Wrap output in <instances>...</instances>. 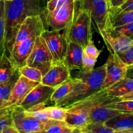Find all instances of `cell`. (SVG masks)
<instances>
[{"mask_svg": "<svg viewBox=\"0 0 133 133\" xmlns=\"http://www.w3.org/2000/svg\"><path fill=\"white\" fill-rule=\"evenodd\" d=\"M130 10H133V0H126L123 3V4L120 6L118 9L110 11V14H113V13L121 12L130 11Z\"/></svg>", "mask_w": 133, "mask_h": 133, "instance_id": "cell-37", "label": "cell"}, {"mask_svg": "<svg viewBox=\"0 0 133 133\" xmlns=\"http://www.w3.org/2000/svg\"><path fill=\"white\" fill-rule=\"evenodd\" d=\"M39 84H40V83L33 81L20 75L12 89L8 100L9 105L10 106H20L27 94Z\"/></svg>", "mask_w": 133, "mask_h": 133, "instance_id": "cell-14", "label": "cell"}, {"mask_svg": "<svg viewBox=\"0 0 133 133\" xmlns=\"http://www.w3.org/2000/svg\"><path fill=\"white\" fill-rule=\"evenodd\" d=\"M13 125L20 133L44 131V123L39 122L20 106H15L12 112Z\"/></svg>", "mask_w": 133, "mask_h": 133, "instance_id": "cell-10", "label": "cell"}, {"mask_svg": "<svg viewBox=\"0 0 133 133\" xmlns=\"http://www.w3.org/2000/svg\"><path fill=\"white\" fill-rule=\"evenodd\" d=\"M126 0H110L109 1V5L110 11L115 10L118 9L120 6L123 4V3Z\"/></svg>", "mask_w": 133, "mask_h": 133, "instance_id": "cell-39", "label": "cell"}, {"mask_svg": "<svg viewBox=\"0 0 133 133\" xmlns=\"http://www.w3.org/2000/svg\"><path fill=\"white\" fill-rule=\"evenodd\" d=\"M133 22V10L110 14V28L123 25Z\"/></svg>", "mask_w": 133, "mask_h": 133, "instance_id": "cell-23", "label": "cell"}, {"mask_svg": "<svg viewBox=\"0 0 133 133\" xmlns=\"http://www.w3.org/2000/svg\"><path fill=\"white\" fill-rule=\"evenodd\" d=\"M111 109H116L123 113L133 114V99L119 100L116 102H112L105 105Z\"/></svg>", "mask_w": 133, "mask_h": 133, "instance_id": "cell-27", "label": "cell"}, {"mask_svg": "<svg viewBox=\"0 0 133 133\" xmlns=\"http://www.w3.org/2000/svg\"><path fill=\"white\" fill-rule=\"evenodd\" d=\"M40 36L45 41L54 63L63 62L67 48V41L64 35L59 31L46 29Z\"/></svg>", "mask_w": 133, "mask_h": 133, "instance_id": "cell-8", "label": "cell"}, {"mask_svg": "<svg viewBox=\"0 0 133 133\" xmlns=\"http://www.w3.org/2000/svg\"><path fill=\"white\" fill-rule=\"evenodd\" d=\"M104 124L114 131L133 130V114L122 112L106 121Z\"/></svg>", "mask_w": 133, "mask_h": 133, "instance_id": "cell-20", "label": "cell"}, {"mask_svg": "<svg viewBox=\"0 0 133 133\" xmlns=\"http://www.w3.org/2000/svg\"><path fill=\"white\" fill-rule=\"evenodd\" d=\"M46 1H47V0H46Z\"/></svg>", "mask_w": 133, "mask_h": 133, "instance_id": "cell-52", "label": "cell"}, {"mask_svg": "<svg viewBox=\"0 0 133 133\" xmlns=\"http://www.w3.org/2000/svg\"><path fill=\"white\" fill-rule=\"evenodd\" d=\"M72 129L65 122L62 121L50 119L44 123V131L45 133H65Z\"/></svg>", "mask_w": 133, "mask_h": 133, "instance_id": "cell-24", "label": "cell"}, {"mask_svg": "<svg viewBox=\"0 0 133 133\" xmlns=\"http://www.w3.org/2000/svg\"><path fill=\"white\" fill-rule=\"evenodd\" d=\"M120 100H129V99H133V91L130 92V93L127 94L125 96H123V97H120Z\"/></svg>", "mask_w": 133, "mask_h": 133, "instance_id": "cell-44", "label": "cell"}, {"mask_svg": "<svg viewBox=\"0 0 133 133\" xmlns=\"http://www.w3.org/2000/svg\"><path fill=\"white\" fill-rule=\"evenodd\" d=\"M48 103H40L38 104V105H35V106L29 108L28 110H27L26 111L29 112H37L39 111V110H44L45 108H46V104Z\"/></svg>", "mask_w": 133, "mask_h": 133, "instance_id": "cell-40", "label": "cell"}, {"mask_svg": "<svg viewBox=\"0 0 133 133\" xmlns=\"http://www.w3.org/2000/svg\"><path fill=\"white\" fill-rule=\"evenodd\" d=\"M96 61L97 59L96 58L90 57L83 54V58H82V64H83L82 70L86 71H92L94 69V66L96 64Z\"/></svg>", "mask_w": 133, "mask_h": 133, "instance_id": "cell-35", "label": "cell"}, {"mask_svg": "<svg viewBox=\"0 0 133 133\" xmlns=\"http://www.w3.org/2000/svg\"><path fill=\"white\" fill-rule=\"evenodd\" d=\"M6 1H13V0H6Z\"/></svg>", "mask_w": 133, "mask_h": 133, "instance_id": "cell-49", "label": "cell"}, {"mask_svg": "<svg viewBox=\"0 0 133 133\" xmlns=\"http://www.w3.org/2000/svg\"><path fill=\"white\" fill-rule=\"evenodd\" d=\"M113 133H133V130H130V129L118 130V131H114V132Z\"/></svg>", "mask_w": 133, "mask_h": 133, "instance_id": "cell-45", "label": "cell"}, {"mask_svg": "<svg viewBox=\"0 0 133 133\" xmlns=\"http://www.w3.org/2000/svg\"><path fill=\"white\" fill-rule=\"evenodd\" d=\"M80 8L88 12L92 19L93 27L97 32L110 29L109 2L107 0H78Z\"/></svg>", "mask_w": 133, "mask_h": 133, "instance_id": "cell-5", "label": "cell"}, {"mask_svg": "<svg viewBox=\"0 0 133 133\" xmlns=\"http://www.w3.org/2000/svg\"><path fill=\"white\" fill-rule=\"evenodd\" d=\"M43 0H5V52L10 58L16 36L20 27L29 16L43 15L46 12L41 3Z\"/></svg>", "mask_w": 133, "mask_h": 133, "instance_id": "cell-1", "label": "cell"}, {"mask_svg": "<svg viewBox=\"0 0 133 133\" xmlns=\"http://www.w3.org/2000/svg\"><path fill=\"white\" fill-rule=\"evenodd\" d=\"M107 1H108V2H109V1H110V0H107Z\"/></svg>", "mask_w": 133, "mask_h": 133, "instance_id": "cell-50", "label": "cell"}, {"mask_svg": "<svg viewBox=\"0 0 133 133\" xmlns=\"http://www.w3.org/2000/svg\"><path fill=\"white\" fill-rule=\"evenodd\" d=\"M110 53H117L125 50L133 44V40L124 35H113L110 30L99 32Z\"/></svg>", "mask_w": 133, "mask_h": 133, "instance_id": "cell-15", "label": "cell"}, {"mask_svg": "<svg viewBox=\"0 0 133 133\" xmlns=\"http://www.w3.org/2000/svg\"><path fill=\"white\" fill-rule=\"evenodd\" d=\"M19 68L14 64L11 60L4 54L0 58V83H7L13 79L19 78Z\"/></svg>", "mask_w": 133, "mask_h": 133, "instance_id": "cell-18", "label": "cell"}, {"mask_svg": "<svg viewBox=\"0 0 133 133\" xmlns=\"http://www.w3.org/2000/svg\"><path fill=\"white\" fill-rule=\"evenodd\" d=\"M105 105L98 106L92 110L89 118V124L95 123H105L106 121L122 113L116 109L107 107Z\"/></svg>", "mask_w": 133, "mask_h": 133, "instance_id": "cell-19", "label": "cell"}, {"mask_svg": "<svg viewBox=\"0 0 133 133\" xmlns=\"http://www.w3.org/2000/svg\"><path fill=\"white\" fill-rule=\"evenodd\" d=\"M1 133H20L14 125H9L3 129Z\"/></svg>", "mask_w": 133, "mask_h": 133, "instance_id": "cell-41", "label": "cell"}, {"mask_svg": "<svg viewBox=\"0 0 133 133\" xmlns=\"http://www.w3.org/2000/svg\"><path fill=\"white\" fill-rule=\"evenodd\" d=\"M83 54L86 55L97 59L102 51L99 50L96 48L95 44H94L93 40H92L87 44V45L85 48H83Z\"/></svg>", "mask_w": 133, "mask_h": 133, "instance_id": "cell-34", "label": "cell"}, {"mask_svg": "<svg viewBox=\"0 0 133 133\" xmlns=\"http://www.w3.org/2000/svg\"><path fill=\"white\" fill-rule=\"evenodd\" d=\"M76 12L70 24L63 30V35L66 41L76 43L85 48L93 40L92 19L88 12L80 8L78 0H75Z\"/></svg>", "mask_w": 133, "mask_h": 133, "instance_id": "cell-4", "label": "cell"}, {"mask_svg": "<svg viewBox=\"0 0 133 133\" xmlns=\"http://www.w3.org/2000/svg\"><path fill=\"white\" fill-rule=\"evenodd\" d=\"M90 133H113L114 130L106 125L104 123H95L88 125L85 128Z\"/></svg>", "mask_w": 133, "mask_h": 133, "instance_id": "cell-32", "label": "cell"}, {"mask_svg": "<svg viewBox=\"0 0 133 133\" xmlns=\"http://www.w3.org/2000/svg\"><path fill=\"white\" fill-rule=\"evenodd\" d=\"M49 1V0H47V1Z\"/></svg>", "mask_w": 133, "mask_h": 133, "instance_id": "cell-51", "label": "cell"}, {"mask_svg": "<svg viewBox=\"0 0 133 133\" xmlns=\"http://www.w3.org/2000/svg\"><path fill=\"white\" fill-rule=\"evenodd\" d=\"M67 0H49L46 3V11L52 12L54 9L60 7L65 3Z\"/></svg>", "mask_w": 133, "mask_h": 133, "instance_id": "cell-38", "label": "cell"}, {"mask_svg": "<svg viewBox=\"0 0 133 133\" xmlns=\"http://www.w3.org/2000/svg\"><path fill=\"white\" fill-rule=\"evenodd\" d=\"M83 56V48L76 43L68 42L66 54L63 60V64L70 70L83 69L82 58Z\"/></svg>", "mask_w": 133, "mask_h": 133, "instance_id": "cell-17", "label": "cell"}, {"mask_svg": "<svg viewBox=\"0 0 133 133\" xmlns=\"http://www.w3.org/2000/svg\"><path fill=\"white\" fill-rule=\"evenodd\" d=\"M30 133H45V132H44V131H37V132H33Z\"/></svg>", "mask_w": 133, "mask_h": 133, "instance_id": "cell-48", "label": "cell"}, {"mask_svg": "<svg viewBox=\"0 0 133 133\" xmlns=\"http://www.w3.org/2000/svg\"><path fill=\"white\" fill-rule=\"evenodd\" d=\"M15 106L12 105L0 110V133L7 126L13 125L12 112Z\"/></svg>", "mask_w": 133, "mask_h": 133, "instance_id": "cell-29", "label": "cell"}, {"mask_svg": "<svg viewBox=\"0 0 133 133\" xmlns=\"http://www.w3.org/2000/svg\"><path fill=\"white\" fill-rule=\"evenodd\" d=\"M54 64L53 58L42 36L35 40L33 49L26 61V65L38 69L44 76Z\"/></svg>", "mask_w": 133, "mask_h": 133, "instance_id": "cell-7", "label": "cell"}, {"mask_svg": "<svg viewBox=\"0 0 133 133\" xmlns=\"http://www.w3.org/2000/svg\"><path fill=\"white\" fill-rule=\"evenodd\" d=\"M105 77V64L94 68L90 71L80 70L76 75L78 82L72 90L62 99L56 102L55 105L69 109L76 103L102 90Z\"/></svg>", "mask_w": 133, "mask_h": 133, "instance_id": "cell-2", "label": "cell"}, {"mask_svg": "<svg viewBox=\"0 0 133 133\" xmlns=\"http://www.w3.org/2000/svg\"><path fill=\"white\" fill-rule=\"evenodd\" d=\"M8 107H10V105H9V103H8V101L0 99V110H3L5 108Z\"/></svg>", "mask_w": 133, "mask_h": 133, "instance_id": "cell-43", "label": "cell"}, {"mask_svg": "<svg viewBox=\"0 0 133 133\" xmlns=\"http://www.w3.org/2000/svg\"><path fill=\"white\" fill-rule=\"evenodd\" d=\"M19 71L20 75L27 78L29 80L40 83H41L43 75L41 71L38 69L25 65L23 67L19 68Z\"/></svg>", "mask_w": 133, "mask_h": 133, "instance_id": "cell-26", "label": "cell"}, {"mask_svg": "<svg viewBox=\"0 0 133 133\" xmlns=\"http://www.w3.org/2000/svg\"><path fill=\"white\" fill-rule=\"evenodd\" d=\"M18 79L19 78L13 79L7 83H0V99L9 100L12 89Z\"/></svg>", "mask_w": 133, "mask_h": 133, "instance_id": "cell-30", "label": "cell"}, {"mask_svg": "<svg viewBox=\"0 0 133 133\" xmlns=\"http://www.w3.org/2000/svg\"><path fill=\"white\" fill-rule=\"evenodd\" d=\"M107 94L113 97H120L133 91V79L124 78L105 90Z\"/></svg>", "mask_w": 133, "mask_h": 133, "instance_id": "cell-21", "label": "cell"}, {"mask_svg": "<svg viewBox=\"0 0 133 133\" xmlns=\"http://www.w3.org/2000/svg\"><path fill=\"white\" fill-rule=\"evenodd\" d=\"M126 77L133 79V64L128 66Z\"/></svg>", "mask_w": 133, "mask_h": 133, "instance_id": "cell-42", "label": "cell"}, {"mask_svg": "<svg viewBox=\"0 0 133 133\" xmlns=\"http://www.w3.org/2000/svg\"><path fill=\"white\" fill-rule=\"evenodd\" d=\"M65 133H81V132L79 129H72V131H69V132Z\"/></svg>", "mask_w": 133, "mask_h": 133, "instance_id": "cell-46", "label": "cell"}, {"mask_svg": "<svg viewBox=\"0 0 133 133\" xmlns=\"http://www.w3.org/2000/svg\"><path fill=\"white\" fill-rule=\"evenodd\" d=\"M77 82H78V79L76 77H71L69 80L55 88L54 92L51 96V102H53L54 103H56V102L60 101L63 97L69 94L70 92L72 90L74 87H75Z\"/></svg>", "mask_w": 133, "mask_h": 133, "instance_id": "cell-22", "label": "cell"}, {"mask_svg": "<svg viewBox=\"0 0 133 133\" xmlns=\"http://www.w3.org/2000/svg\"><path fill=\"white\" fill-rule=\"evenodd\" d=\"M27 113H28L30 116L33 117L34 118H35V119H37L38 121H39V122H42V123H46V122L50 119V118H48V114H47L46 112L44 110H44H39V111L33 112H27Z\"/></svg>", "mask_w": 133, "mask_h": 133, "instance_id": "cell-36", "label": "cell"}, {"mask_svg": "<svg viewBox=\"0 0 133 133\" xmlns=\"http://www.w3.org/2000/svg\"><path fill=\"white\" fill-rule=\"evenodd\" d=\"M45 15L46 13L43 15L32 16L25 19L17 32L13 48L33 35L40 36L45 31Z\"/></svg>", "mask_w": 133, "mask_h": 133, "instance_id": "cell-11", "label": "cell"}, {"mask_svg": "<svg viewBox=\"0 0 133 133\" xmlns=\"http://www.w3.org/2000/svg\"><path fill=\"white\" fill-rule=\"evenodd\" d=\"M119 100V98L108 96L102 90L66 109L65 122L73 129H82L89 125V118L94 109Z\"/></svg>", "mask_w": 133, "mask_h": 133, "instance_id": "cell-3", "label": "cell"}, {"mask_svg": "<svg viewBox=\"0 0 133 133\" xmlns=\"http://www.w3.org/2000/svg\"><path fill=\"white\" fill-rule=\"evenodd\" d=\"M70 71V69L63 62L54 63L43 77L40 83L52 88H57L71 78Z\"/></svg>", "mask_w": 133, "mask_h": 133, "instance_id": "cell-12", "label": "cell"}, {"mask_svg": "<svg viewBox=\"0 0 133 133\" xmlns=\"http://www.w3.org/2000/svg\"><path fill=\"white\" fill-rule=\"evenodd\" d=\"M5 52V0H0V58Z\"/></svg>", "mask_w": 133, "mask_h": 133, "instance_id": "cell-25", "label": "cell"}, {"mask_svg": "<svg viewBox=\"0 0 133 133\" xmlns=\"http://www.w3.org/2000/svg\"><path fill=\"white\" fill-rule=\"evenodd\" d=\"M110 30L113 35H124L133 40V22L123 25L113 27Z\"/></svg>", "mask_w": 133, "mask_h": 133, "instance_id": "cell-31", "label": "cell"}, {"mask_svg": "<svg viewBox=\"0 0 133 133\" xmlns=\"http://www.w3.org/2000/svg\"><path fill=\"white\" fill-rule=\"evenodd\" d=\"M80 131L81 133H90V132H89L87 130L85 129H80Z\"/></svg>", "mask_w": 133, "mask_h": 133, "instance_id": "cell-47", "label": "cell"}, {"mask_svg": "<svg viewBox=\"0 0 133 133\" xmlns=\"http://www.w3.org/2000/svg\"><path fill=\"white\" fill-rule=\"evenodd\" d=\"M75 12V0H67L62 6L53 11H46L45 22L52 30L63 31L73 19Z\"/></svg>", "mask_w": 133, "mask_h": 133, "instance_id": "cell-6", "label": "cell"}, {"mask_svg": "<svg viewBox=\"0 0 133 133\" xmlns=\"http://www.w3.org/2000/svg\"><path fill=\"white\" fill-rule=\"evenodd\" d=\"M37 35H33L13 48L10 59L18 68L26 65V61L31 54Z\"/></svg>", "mask_w": 133, "mask_h": 133, "instance_id": "cell-16", "label": "cell"}, {"mask_svg": "<svg viewBox=\"0 0 133 133\" xmlns=\"http://www.w3.org/2000/svg\"><path fill=\"white\" fill-rule=\"evenodd\" d=\"M44 110L46 112L50 119L65 122L66 112V109L65 108L55 105L53 107H47Z\"/></svg>", "mask_w": 133, "mask_h": 133, "instance_id": "cell-28", "label": "cell"}, {"mask_svg": "<svg viewBox=\"0 0 133 133\" xmlns=\"http://www.w3.org/2000/svg\"><path fill=\"white\" fill-rule=\"evenodd\" d=\"M104 64L106 66V77L102 84V90H106L126 77L128 68L116 53H110Z\"/></svg>", "mask_w": 133, "mask_h": 133, "instance_id": "cell-9", "label": "cell"}, {"mask_svg": "<svg viewBox=\"0 0 133 133\" xmlns=\"http://www.w3.org/2000/svg\"><path fill=\"white\" fill-rule=\"evenodd\" d=\"M119 58L127 66L133 64V44L125 50L116 53Z\"/></svg>", "mask_w": 133, "mask_h": 133, "instance_id": "cell-33", "label": "cell"}, {"mask_svg": "<svg viewBox=\"0 0 133 133\" xmlns=\"http://www.w3.org/2000/svg\"><path fill=\"white\" fill-rule=\"evenodd\" d=\"M54 90V88L40 83L27 94L20 106L27 110L38 104L48 103L50 101L51 96Z\"/></svg>", "mask_w": 133, "mask_h": 133, "instance_id": "cell-13", "label": "cell"}]
</instances>
